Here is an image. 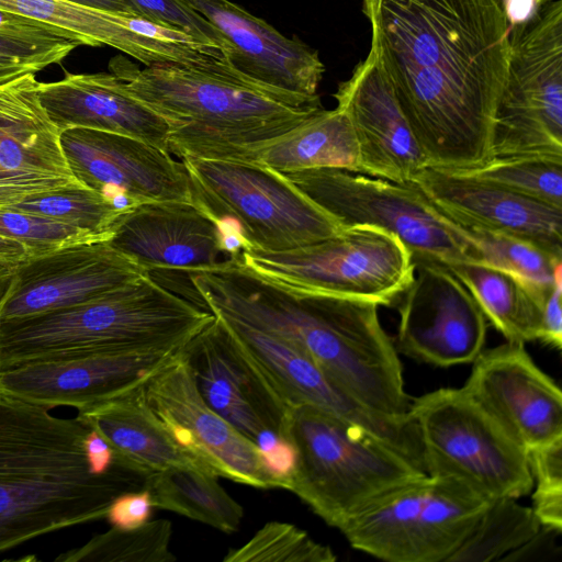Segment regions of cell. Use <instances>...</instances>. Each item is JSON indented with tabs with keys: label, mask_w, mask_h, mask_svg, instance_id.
I'll list each match as a JSON object with an SVG mask.
<instances>
[{
	"label": "cell",
	"mask_w": 562,
	"mask_h": 562,
	"mask_svg": "<svg viewBox=\"0 0 562 562\" xmlns=\"http://www.w3.org/2000/svg\"><path fill=\"white\" fill-rule=\"evenodd\" d=\"M189 280L203 308L293 345L371 409L409 415L397 349L375 302L291 290L239 254L193 271Z\"/></svg>",
	"instance_id": "cell-2"
},
{
	"label": "cell",
	"mask_w": 562,
	"mask_h": 562,
	"mask_svg": "<svg viewBox=\"0 0 562 562\" xmlns=\"http://www.w3.org/2000/svg\"><path fill=\"white\" fill-rule=\"evenodd\" d=\"M372 55L429 166L491 160L508 23L494 0H362Z\"/></svg>",
	"instance_id": "cell-1"
},
{
	"label": "cell",
	"mask_w": 562,
	"mask_h": 562,
	"mask_svg": "<svg viewBox=\"0 0 562 562\" xmlns=\"http://www.w3.org/2000/svg\"><path fill=\"white\" fill-rule=\"evenodd\" d=\"M140 15L220 49L224 56L228 43L223 34L189 0H126ZM226 58V57H225Z\"/></svg>",
	"instance_id": "cell-41"
},
{
	"label": "cell",
	"mask_w": 562,
	"mask_h": 562,
	"mask_svg": "<svg viewBox=\"0 0 562 562\" xmlns=\"http://www.w3.org/2000/svg\"><path fill=\"white\" fill-rule=\"evenodd\" d=\"M179 350L76 356L27 362L0 370V391L55 408L78 411L143 384Z\"/></svg>",
	"instance_id": "cell-22"
},
{
	"label": "cell",
	"mask_w": 562,
	"mask_h": 562,
	"mask_svg": "<svg viewBox=\"0 0 562 562\" xmlns=\"http://www.w3.org/2000/svg\"><path fill=\"white\" fill-rule=\"evenodd\" d=\"M448 171L483 180L562 209V157L493 158L476 168Z\"/></svg>",
	"instance_id": "cell-36"
},
{
	"label": "cell",
	"mask_w": 562,
	"mask_h": 562,
	"mask_svg": "<svg viewBox=\"0 0 562 562\" xmlns=\"http://www.w3.org/2000/svg\"><path fill=\"white\" fill-rule=\"evenodd\" d=\"M154 506L146 488L119 496L109 508L105 518L112 527L133 529L149 521Z\"/></svg>",
	"instance_id": "cell-42"
},
{
	"label": "cell",
	"mask_w": 562,
	"mask_h": 562,
	"mask_svg": "<svg viewBox=\"0 0 562 562\" xmlns=\"http://www.w3.org/2000/svg\"><path fill=\"white\" fill-rule=\"evenodd\" d=\"M0 12L63 29L85 46H111L145 66L176 61L182 34L140 14L112 12L68 0H0Z\"/></svg>",
	"instance_id": "cell-27"
},
{
	"label": "cell",
	"mask_w": 562,
	"mask_h": 562,
	"mask_svg": "<svg viewBox=\"0 0 562 562\" xmlns=\"http://www.w3.org/2000/svg\"><path fill=\"white\" fill-rule=\"evenodd\" d=\"M86 7L112 12L139 14L126 0H68Z\"/></svg>",
	"instance_id": "cell-46"
},
{
	"label": "cell",
	"mask_w": 562,
	"mask_h": 562,
	"mask_svg": "<svg viewBox=\"0 0 562 562\" xmlns=\"http://www.w3.org/2000/svg\"><path fill=\"white\" fill-rule=\"evenodd\" d=\"M258 164L280 172L338 168L359 173V149L349 119L336 106L322 109L266 147Z\"/></svg>",
	"instance_id": "cell-29"
},
{
	"label": "cell",
	"mask_w": 562,
	"mask_h": 562,
	"mask_svg": "<svg viewBox=\"0 0 562 562\" xmlns=\"http://www.w3.org/2000/svg\"><path fill=\"white\" fill-rule=\"evenodd\" d=\"M562 280L554 283L541 310L538 339L553 348L562 346Z\"/></svg>",
	"instance_id": "cell-43"
},
{
	"label": "cell",
	"mask_w": 562,
	"mask_h": 562,
	"mask_svg": "<svg viewBox=\"0 0 562 562\" xmlns=\"http://www.w3.org/2000/svg\"><path fill=\"white\" fill-rule=\"evenodd\" d=\"M106 243L148 272L210 267L243 247L222 222L186 201L143 202L126 209Z\"/></svg>",
	"instance_id": "cell-19"
},
{
	"label": "cell",
	"mask_w": 562,
	"mask_h": 562,
	"mask_svg": "<svg viewBox=\"0 0 562 562\" xmlns=\"http://www.w3.org/2000/svg\"><path fill=\"white\" fill-rule=\"evenodd\" d=\"M218 315L234 339L290 406L308 405L362 428L423 467L412 416H390L366 406L326 374L307 355L273 335Z\"/></svg>",
	"instance_id": "cell-13"
},
{
	"label": "cell",
	"mask_w": 562,
	"mask_h": 562,
	"mask_svg": "<svg viewBox=\"0 0 562 562\" xmlns=\"http://www.w3.org/2000/svg\"><path fill=\"white\" fill-rule=\"evenodd\" d=\"M109 68L140 102L165 120L169 150L182 158L258 162L269 145L323 108L305 97L267 87L227 59L210 67H139L123 56Z\"/></svg>",
	"instance_id": "cell-4"
},
{
	"label": "cell",
	"mask_w": 562,
	"mask_h": 562,
	"mask_svg": "<svg viewBox=\"0 0 562 562\" xmlns=\"http://www.w3.org/2000/svg\"><path fill=\"white\" fill-rule=\"evenodd\" d=\"M61 149L74 177L116 209L151 201L193 202L184 164L169 151L122 134L70 127Z\"/></svg>",
	"instance_id": "cell-15"
},
{
	"label": "cell",
	"mask_w": 562,
	"mask_h": 562,
	"mask_svg": "<svg viewBox=\"0 0 562 562\" xmlns=\"http://www.w3.org/2000/svg\"><path fill=\"white\" fill-rule=\"evenodd\" d=\"M294 493L328 526L350 519L427 473L371 432L308 405L290 411Z\"/></svg>",
	"instance_id": "cell-6"
},
{
	"label": "cell",
	"mask_w": 562,
	"mask_h": 562,
	"mask_svg": "<svg viewBox=\"0 0 562 562\" xmlns=\"http://www.w3.org/2000/svg\"><path fill=\"white\" fill-rule=\"evenodd\" d=\"M414 262V279L397 302V349L437 367L472 363L484 350L485 315L447 266Z\"/></svg>",
	"instance_id": "cell-16"
},
{
	"label": "cell",
	"mask_w": 562,
	"mask_h": 562,
	"mask_svg": "<svg viewBox=\"0 0 562 562\" xmlns=\"http://www.w3.org/2000/svg\"><path fill=\"white\" fill-rule=\"evenodd\" d=\"M542 529L531 507L516 498L491 501L479 521L448 562H488L504 559Z\"/></svg>",
	"instance_id": "cell-34"
},
{
	"label": "cell",
	"mask_w": 562,
	"mask_h": 562,
	"mask_svg": "<svg viewBox=\"0 0 562 562\" xmlns=\"http://www.w3.org/2000/svg\"><path fill=\"white\" fill-rule=\"evenodd\" d=\"M189 1L226 38L225 57L238 72L267 87L318 95L325 66L315 49L229 0Z\"/></svg>",
	"instance_id": "cell-25"
},
{
	"label": "cell",
	"mask_w": 562,
	"mask_h": 562,
	"mask_svg": "<svg viewBox=\"0 0 562 562\" xmlns=\"http://www.w3.org/2000/svg\"><path fill=\"white\" fill-rule=\"evenodd\" d=\"M81 45L63 29L0 12V85L60 64Z\"/></svg>",
	"instance_id": "cell-32"
},
{
	"label": "cell",
	"mask_w": 562,
	"mask_h": 562,
	"mask_svg": "<svg viewBox=\"0 0 562 562\" xmlns=\"http://www.w3.org/2000/svg\"><path fill=\"white\" fill-rule=\"evenodd\" d=\"M15 266L0 265V303L4 299L12 281Z\"/></svg>",
	"instance_id": "cell-47"
},
{
	"label": "cell",
	"mask_w": 562,
	"mask_h": 562,
	"mask_svg": "<svg viewBox=\"0 0 562 562\" xmlns=\"http://www.w3.org/2000/svg\"><path fill=\"white\" fill-rule=\"evenodd\" d=\"M533 485L531 507L542 528L562 531V438L527 451Z\"/></svg>",
	"instance_id": "cell-40"
},
{
	"label": "cell",
	"mask_w": 562,
	"mask_h": 562,
	"mask_svg": "<svg viewBox=\"0 0 562 562\" xmlns=\"http://www.w3.org/2000/svg\"><path fill=\"white\" fill-rule=\"evenodd\" d=\"M224 562H334L330 547L316 542L289 522L269 521L244 546L232 549Z\"/></svg>",
	"instance_id": "cell-38"
},
{
	"label": "cell",
	"mask_w": 562,
	"mask_h": 562,
	"mask_svg": "<svg viewBox=\"0 0 562 562\" xmlns=\"http://www.w3.org/2000/svg\"><path fill=\"white\" fill-rule=\"evenodd\" d=\"M297 189L344 227L368 224L395 236L413 260L445 266L479 261L461 227L412 183H396L338 168L282 172Z\"/></svg>",
	"instance_id": "cell-10"
},
{
	"label": "cell",
	"mask_w": 562,
	"mask_h": 562,
	"mask_svg": "<svg viewBox=\"0 0 562 562\" xmlns=\"http://www.w3.org/2000/svg\"><path fill=\"white\" fill-rule=\"evenodd\" d=\"M182 348L204 401L256 443L271 431L288 440L290 407L240 348L218 315Z\"/></svg>",
	"instance_id": "cell-17"
},
{
	"label": "cell",
	"mask_w": 562,
	"mask_h": 562,
	"mask_svg": "<svg viewBox=\"0 0 562 562\" xmlns=\"http://www.w3.org/2000/svg\"><path fill=\"white\" fill-rule=\"evenodd\" d=\"M38 95L59 132L70 127L132 136L169 151V127L156 112L136 99L115 74H71L40 82Z\"/></svg>",
	"instance_id": "cell-26"
},
{
	"label": "cell",
	"mask_w": 562,
	"mask_h": 562,
	"mask_svg": "<svg viewBox=\"0 0 562 562\" xmlns=\"http://www.w3.org/2000/svg\"><path fill=\"white\" fill-rule=\"evenodd\" d=\"M25 75L0 85V207L31 195L81 184L64 156L59 130Z\"/></svg>",
	"instance_id": "cell-21"
},
{
	"label": "cell",
	"mask_w": 562,
	"mask_h": 562,
	"mask_svg": "<svg viewBox=\"0 0 562 562\" xmlns=\"http://www.w3.org/2000/svg\"><path fill=\"white\" fill-rule=\"evenodd\" d=\"M148 271L106 240L74 244L16 265L0 319L25 317L98 300Z\"/></svg>",
	"instance_id": "cell-18"
},
{
	"label": "cell",
	"mask_w": 562,
	"mask_h": 562,
	"mask_svg": "<svg viewBox=\"0 0 562 562\" xmlns=\"http://www.w3.org/2000/svg\"><path fill=\"white\" fill-rule=\"evenodd\" d=\"M172 525L167 519L149 520L140 527L121 529L112 527L95 535L80 548L71 549L58 558L64 562H173L170 550Z\"/></svg>",
	"instance_id": "cell-35"
},
{
	"label": "cell",
	"mask_w": 562,
	"mask_h": 562,
	"mask_svg": "<svg viewBox=\"0 0 562 562\" xmlns=\"http://www.w3.org/2000/svg\"><path fill=\"white\" fill-rule=\"evenodd\" d=\"M462 386L526 450L562 438V393L525 349L507 341L483 350Z\"/></svg>",
	"instance_id": "cell-20"
},
{
	"label": "cell",
	"mask_w": 562,
	"mask_h": 562,
	"mask_svg": "<svg viewBox=\"0 0 562 562\" xmlns=\"http://www.w3.org/2000/svg\"><path fill=\"white\" fill-rule=\"evenodd\" d=\"M409 415L429 476L456 481L488 503L532 491L527 451L463 387L413 398Z\"/></svg>",
	"instance_id": "cell-8"
},
{
	"label": "cell",
	"mask_w": 562,
	"mask_h": 562,
	"mask_svg": "<svg viewBox=\"0 0 562 562\" xmlns=\"http://www.w3.org/2000/svg\"><path fill=\"white\" fill-rule=\"evenodd\" d=\"M77 417L116 457L146 475L170 468L207 471L175 441L151 411L144 397L143 384L78 411Z\"/></svg>",
	"instance_id": "cell-28"
},
{
	"label": "cell",
	"mask_w": 562,
	"mask_h": 562,
	"mask_svg": "<svg viewBox=\"0 0 562 562\" xmlns=\"http://www.w3.org/2000/svg\"><path fill=\"white\" fill-rule=\"evenodd\" d=\"M504 12L509 30L536 18L552 0H494Z\"/></svg>",
	"instance_id": "cell-44"
},
{
	"label": "cell",
	"mask_w": 562,
	"mask_h": 562,
	"mask_svg": "<svg viewBox=\"0 0 562 562\" xmlns=\"http://www.w3.org/2000/svg\"><path fill=\"white\" fill-rule=\"evenodd\" d=\"M334 97L356 135L359 173L405 184L429 166L370 53L350 78L339 83Z\"/></svg>",
	"instance_id": "cell-23"
},
{
	"label": "cell",
	"mask_w": 562,
	"mask_h": 562,
	"mask_svg": "<svg viewBox=\"0 0 562 562\" xmlns=\"http://www.w3.org/2000/svg\"><path fill=\"white\" fill-rule=\"evenodd\" d=\"M36 255L25 244L3 235H0V265L16 266Z\"/></svg>",
	"instance_id": "cell-45"
},
{
	"label": "cell",
	"mask_w": 562,
	"mask_h": 562,
	"mask_svg": "<svg viewBox=\"0 0 562 562\" xmlns=\"http://www.w3.org/2000/svg\"><path fill=\"white\" fill-rule=\"evenodd\" d=\"M448 268L507 341L525 344L538 339L543 303L525 282L479 261L457 262Z\"/></svg>",
	"instance_id": "cell-30"
},
{
	"label": "cell",
	"mask_w": 562,
	"mask_h": 562,
	"mask_svg": "<svg viewBox=\"0 0 562 562\" xmlns=\"http://www.w3.org/2000/svg\"><path fill=\"white\" fill-rule=\"evenodd\" d=\"M488 502L428 474L385 496L339 531L353 549L389 562H448Z\"/></svg>",
	"instance_id": "cell-12"
},
{
	"label": "cell",
	"mask_w": 562,
	"mask_h": 562,
	"mask_svg": "<svg viewBox=\"0 0 562 562\" xmlns=\"http://www.w3.org/2000/svg\"><path fill=\"white\" fill-rule=\"evenodd\" d=\"M252 269L291 290L397 303L414 279L412 252L394 234L368 224L290 251L241 250Z\"/></svg>",
	"instance_id": "cell-9"
},
{
	"label": "cell",
	"mask_w": 562,
	"mask_h": 562,
	"mask_svg": "<svg viewBox=\"0 0 562 562\" xmlns=\"http://www.w3.org/2000/svg\"><path fill=\"white\" fill-rule=\"evenodd\" d=\"M0 391V553L105 518L121 495L145 487L78 417Z\"/></svg>",
	"instance_id": "cell-3"
},
{
	"label": "cell",
	"mask_w": 562,
	"mask_h": 562,
	"mask_svg": "<svg viewBox=\"0 0 562 562\" xmlns=\"http://www.w3.org/2000/svg\"><path fill=\"white\" fill-rule=\"evenodd\" d=\"M4 207L64 222L101 240L110 238L112 228L123 212L103 195L82 184L31 195Z\"/></svg>",
	"instance_id": "cell-37"
},
{
	"label": "cell",
	"mask_w": 562,
	"mask_h": 562,
	"mask_svg": "<svg viewBox=\"0 0 562 562\" xmlns=\"http://www.w3.org/2000/svg\"><path fill=\"white\" fill-rule=\"evenodd\" d=\"M143 393L175 441L209 472L256 488H278L257 445L204 401L181 349L143 383Z\"/></svg>",
	"instance_id": "cell-14"
},
{
	"label": "cell",
	"mask_w": 562,
	"mask_h": 562,
	"mask_svg": "<svg viewBox=\"0 0 562 562\" xmlns=\"http://www.w3.org/2000/svg\"><path fill=\"white\" fill-rule=\"evenodd\" d=\"M215 474L194 468H170L147 477L154 508L169 510L222 532L236 531L243 506L218 483Z\"/></svg>",
	"instance_id": "cell-31"
},
{
	"label": "cell",
	"mask_w": 562,
	"mask_h": 562,
	"mask_svg": "<svg viewBox=\"0 0 562 562\" xmlns=\"http://www.w3.org/2000/svg\"><path fill=\"white\" fill-rule=\"evenodd\" d=\"M409 183L459 224L516 236L562 258V209L430 166Z\"/></svg>",
	"instance_id": "cell-24"
},
{
	"label": "cell",
	"mask_w": 562,
	"mask_h": 562,
	"mask_svg": "<svg viewBox=\"0 0 562 562\" xmlns=\"http://www.w3.org/2000/svg\"><path fill=\"white\" fill-rule=\"evenodd\" d=\"M193 202L241 241V250L281 252L339 233L344 226L282 172L258 162L182 158Z\"/></svg>",
	"instance_id": "cell-7"
},
{
	"label": "cell",
	"mask_w": 562,
	"mask_h": 562,
	"mask_svg": "<svg viewBox=\"0 0 562 562\" xmlns=\"http://www.w3.org/2000/svg\"><path fill=\"white\" fill-rule=\"evenodd\" d=\"M507 75L492 126L491 159L562 157V0L508 32Z\"/></svg>",
	"instance_id": "cell-11"
},
{
	"label": "cell",
	"mask_w": 562,
	"mask_h": 562,
	"mask_svg": "<svg viewBox=\"0 0 562 562\" xmlns=\"http://www.w3.org/2000/svg\"><path fill=\"white\" fill-rule=\"evenodd\" d=\"M457 224L476 248L480 262L520 279L542 303L554 283L562 280L561 257L516 236Z\"/></svg>",
	"instance_id": "cell-33"
},
{
	"label": "cell",
	"mask_w": 562,
	"mask_h": 562,
	"mask_svg": "<svg viewBox=\"0 0 562 562\" xmlns=\"http://www.w3.org/2000/svg\"><path fill=\"white\" fill-rule=\"evenodd\" d=\"M0 235L25 244L35 254L74 244L101 240L64 222L11 207H0Z\"/></svg>",
	"instance_id": "cell-39"
},
{
	"label": "cell",
	"mask_w": 562,
	"mask_h": 562,
	"mask_svg": "<svg viewBox=\"0 0 562 562\" xmlns=\"http://www.w3.org/2000/svg\"><path fill=\"white\" fill-rule=\"evenodd\" d=\"M213 318L147 272L91 302L0 319V370L95 353L180 350Z\"/></svg>",
	"instance_id": "cell-5"
}]
</instances>
